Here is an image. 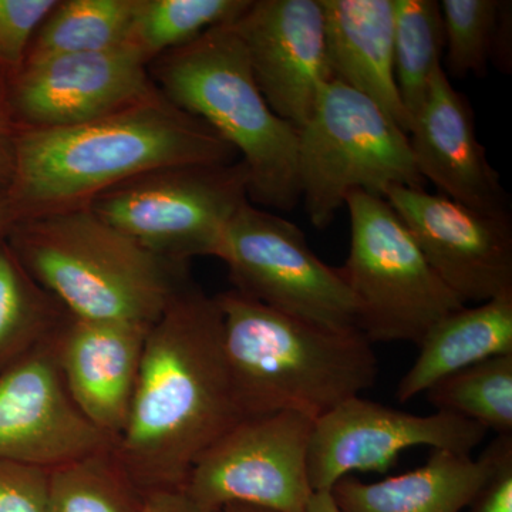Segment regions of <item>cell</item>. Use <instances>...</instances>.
<instances>
[{"label":"cell","mask_w":512,"mask_h":512,"mask_svg":"<svg viewBox=\"0 0 512 512\" xmlns=\"http://www.w3.org/2000/svg\"><path fill=\"white\" fill-rule=\"evenodd\" d=\"M239 420L220 305L191 284L148 329L113 454L144 494L183 490L202 454Z\"/></svg>","instance_id":"obj_1"},{"label":"cell","mask_w":512,"mask_h":512,"mask_svg":"<svg viewBox=\"0 0 512 512\" xmlns=\"http://www.w3.org/2000/svg\"><path fill=\"white\" fill-rule=\"evenodd\" d=\"M237 151L204 121L154 96L110 116L66 128H19L8 188L16 218L89 207L117 185L161 170L237 161Z\"/></svg>","instance_id":"obj_2"},{"label":"cell","mask_w":512,"mask_h":512,"mask_svg":"<svg viewBox=\"0 0 512 512\" xmlns=\"http://www.w3.org/2000/svg\"><path fill=\"white\" fill-rule=\"evenodd\" d=\"M215 299L242 419L295 412L318 420L375 384L377 357L362 330L295 318L235 289Z\"/></svg>","instance_id":"obj_3"},{"label":"cell","mask_w":512,"mask_h":512,"mask_svg":"<svg viewBox=\"0 0 512 512\" xmlns=\"http://www.w3.org/2000/svg\"><path fill=\"white\" fill-rule=\"evenodd\" d=\"M8 242L74 318L150 328L192 284L190 264L148 251L90 208L19 220Z\"/></svg>","instance_id":"obj_4"},{"label":"cell","mask_w":512,"mask_h":512,"mask_svg":"<svg viewBox=\"0 0 512 512\" xmlns=\"http://www.w3.org/2000/svg\"><path fill=\"white\" fill-rule=\"evenodd\" d=\"M148 70L174 106L204 121L235 148L249 171L252 204L289 211L301 201L298 128L269 107L231 25L164 53Z\"/></svg>","instance_id":"obj_5"},{"label":"cell","mask_w":512,"mask_h":512,"mask_svg":"<svg viewBox=\"0 0 512 512\" xmlns=\"http://www.w3.org/2000/svg\"><path fill=\"white\" fill-rule=\"evenodd\" d=\"M298 178L306 214L329 227L350 192L384 197L389 188H424L409 136L379 106L336 79L320 90L298 130Z\"/></svg>","instance_id":"obj_6"},{"label":"cell","mask_w":512,"mask_h":512,"mask_svg":"<svg viewBox=\"0 0 512 512\" xmlns=\"http://www.w3.org/2000/svg\"><path fill=\"white\" fill-rule=\"evenodd\" d=\"M350 249L342 274L370 342L419 346L448 313L466 306L423 255L386 198L350 192Z\"/></svg>","instance_id":"obj_7"},{"label":"cell","mask_w":512,"mask_h":512,"mask_svg":"<svg viewBox=\"0 0 512 512\" xmlns=\"http://www.w3.org/2000/svg\"><path fill=\"white\" fill-rule=\"evenodd\" d=\"M248 190L244 161L183 165L117 185L87 208L148 251L190 264L197 256H217Z\"/></svg>","instance_id":"obj_8"},{"label":"cell","mask_w":512,"mask_h":512,"mask_svg":"<svg viewBox=\"0 0 512 512\" xmlns=\"http://www.w3.org/2000/svg\"><path fill=\"white\" fill-rule=\"evenodd\" d=\"M235 291L295 318L359 329L342 269L319 259L298 225L244 202L222 235L217 256Z\"/></svg>","instance_id":"obj_9"},{"label":"cell","mask_w":512,"mask_h":512,"mask_svg":"<svg viewBox=\"0 0 512 512\" xmlns=\"http://www.w3.org/2000/svg\"><path fill=\"white\" fill-rule=\"evenodd\" d=\"M313 424L295 412L239 420L202 454L185 494L214 512L231 504L306 512L315 494L308 471Z\"/></svg>","instance_id":"obj_10"},{"label":"cell","mask_w":512,"mask_h":512,"mask_svg":"<svg viewBox=\"0 0 512 512\" xmlns=\"http://www.w3.org/2000/svg\"><path fill=\"white\" fill-rule=\"evenodd\" d=\"M488 431L474 421L436 412L419 416L360 396L339 404L313 424L309 481L315 493H330L343 477L386 474L413 447L470 454Z\"/></svg>","instance_id":"obj_11"},{"label":"cell","mask_w":512,"mask_h":512,"mask_svg":"<svg viewBox=\"0 0 512 512\" xmlns=\"http://www.w3.org/2000/svg\"><path fill=\"white\" fill-rule=\"evenodd\" d=\"M148 66L130 45L25 63L9 76L13 117L23 130H53L110 116L158 92Z\"/></svg>","instance_id":"obj_12"},{"label":"cell","mask_w":512,"mask_h":512,"mask_svg":"<svg viewBox=\"0 0 512 512\" xmlns=\"http://www.w3.org/2000/svg\"><path fill=\"white\" fill-rule=\"evenodd\" d=\"M384 198L461 301L483 303L512 292L511 214H487L403 185Z\"/></svg>","instance_id":"obj_13"},{"label":"cell","mask_w":512,"mask_h":512,"mask_svg":"<svg viewBox=\"0 0 512 512\" xmlns=\"http://www.w3.org/2000/svg\"><path fill=\"white\" fill-rule=\"evenodd\" d=\"M113 444L73 402L53 340L0 373L2 460L50 471Z\"/></svg>","instance_id":"obj_14"},{"label":"cell","mask_w":512,"mask_h":512,"mask_svg":"<svg viewBox=\"0 0 512 512\" xmlns=\"http://www.w3.org/2000/svg\"><path fill=\"white\" fill-rule=\"evenodd\" d=\"M231 28L269 107L299 130L333 79L322 0H251Z\"/></svg>","instance_id":"obj_15"},{"label":"cell","mask_w":512,"mask_h":512,"mask_svg":"<svg viewBox=\"0 0 512 512\" xmlns=\"http://www.w3.org/2000/svg\"><path fill=\"white\" fill-rule=\"evenodd\" d=\"M407 136L421 178L439 194L476 211L510 214L500 174L478 140L473 109L443 67L434 74Z\"/></svg>","instance_id":"obj_16"},{"label":"cell","mask_w":512,"mask_h":512,"mask_svg":"<svg viewBox=\"0 0 512 512\" xmlns=\"http://www.w3.org/2000/svg\"><path fill=\"white\" fill-rule=\"evenodd\" d=\"M148 329L69 315L53 339L73 402L113 443L127 423Z\"/></svg>","instance_id":"obj_17"},{"label":"cell","mask_w":512,"mask_h":512,"mask_svg":"<svg viewBox=\"0 0 512 512\" xmlns=\"http://www.w3.org/2000/svg\"><path fill=\"white\" fill-rule=\"evenodd\" d=\"M322 6L333 79L375 101L409 134L394 79V0H322Z\"/></svg>","instance_id":"obj_18"},{"label":"cell","mask_w":512,"mask_h":512,"mask_svg":"<svg viewBox=\"0 0 512 512\" xmlns=\"http://www.w3.org/2000/svg\"><path fill=\"white\" fill-rule=\"evenodd\" d=\"M491 467L488 447L477 460L470 454L431 450L419 468L376 483L343 477L330 494L340 512H461L476 497Z\"/></svg>","instance_id":"obj_19"},{"label":"cell","mask_w":512,"mask_h":512,"mask_svg":"<svg viewBox=\"0 0 512 512\" xmlns=\"http://www.w3.org/2000/svg\"><path fill=\"white\" fill-rule=\"evenodd\" d=\"M419 355L397 386L407 403L434 383L495 356L512 355V292L440 319L421 340Z\"/></svg>","instance_id":"obj_20"},{"label":"cell","mask_w":512,"mask_h":512,"mask_svg":"<svg viewBox=\"0 0 512 512\" xmlns=\"http://www.w3.org/2000/svg\"><path fill=\"white\" fill-rule=\"evenodd\" d=\"M69 315L0 242V373L52 342Z\"/></svg>","instance_id":"obj_21"},{"label":"cell","mask_w":512,"mask_h":512,"mask_svg":"<svg viewBox=\"0 0 512 512\" xmlns=\"http://www.w3.org/2000/svg\"><path fill=\"white\" fill-rule=\"evenodd\" d=\"M133 10L134 0H57L33 37L25 63L127 46Z\"/></svg>","instance_id":"obj_22"},{"label":"cell","mask_w":512,"mask_h":512,"mask_svg":"<svg viewBox=\"0 0 512 512\" xmlns=\"http://www.w3.org/2000/svg\"><path fill=\"white\" fill-rule=\"evenodd\" d=\"M394 79L409 116L419 113L443 67L444 28L437 0H394Z\"/></svg>","instance_id":"obj_23"},{"label":"cell","mask_w":512,"mask_h":512,"mask_svg":"<svg viewBox=\"0 0 512 512\" xmlns=\"http://www.w3.org/2000/svg\"><path fill=\"white\" fill-rule=\"evenodd\" d=\"M249 5L251 0H134L128 45L150 64L210 29L232 25Z\"/></svg>","instance_id":"obj_24"},{"label":"cell","mask_w":512,"mask_h":512,"mask_svg":"<svg viewBox=\"0 0 512 512\" xmlns=\"http://www.w3.org/2000/svg\"><path fill=\"white\" fill-rule=\"evenodd\" d=\"M437 412L512 436V355L491 357L444 377L424 392Z\"/></svg>","instance_id":"obj_25"},{"label":"cell","mask_w":512,"mask_h":512,"mask_svg":"<svg viewBox=\"0 0 512 512\" xmlns=\"http://www.w3.org/2000/svg\"><path fill=\"white\" fill-rule=\"evenodd\" d=\"M146 500L113 448L49 471L50 512H143Z\"/></svg>","instance_id":"obj_26"},{"label":"cell","mask_w":512,"mask_h":512,"mask_svg":"<svg viewBox=\"0 0 512 512\" xmlns=\"http://www.w3.org/2000/svg\"><path fill=\"white\" fill-rule=\"evenodd\" d=\"M443 66L447 76H485L497 55L504 26L512 19L505 0H443Z\"/></svg>","instance_id":"obj_27"},{"label":"cell","mask_w":512,"mask_h":512,"mask_svg":"<svg viewBox=\"0 0 512 512\" xmlns=\"http://www.w3.org/2000/svg\"><path fill=\"white\" fill-rule=\"evenodd\" d=\"M57 0H0V70L9 76L25 63L36 36Z\"/></svg>","instance_id":"obj_28"},{"label":"cell","mask_w":512,"mask_h":512,"mask_svg":"<svg viewBox=\"0 0 512 512\" xmlns=\"http://www.w3.org/2000/svg\"><path fill=\"white\" fill-rule=\"evenodd\" d=\"M0 512H50L49 470L0 458Z\"/></svg>","instance_id":"obj_29"},{"label":"cell","mask_w":512,"mask_h":512,"mask_svg":"<svg viewBox=\"0 0 512 512\" xmlns=\"http://www.w3.org/2000/svg\"><path fill=\"white\" fill-rule=\"evenodd\" d=\"M487 447L493 467L468 512H512V436H497Z\"/></svg>","instance_id":"obj_30"},{"label":"cell","mask_w":512,"mask_h":512,"mask_svg":"<svg viewBox=\"0 0 512 512\" xmlns=\"http://www.w3.org/2000/svg\"><path fill=\"white\" fill-rule=\"evenodd\" d=\"M19 127L9 101V74L0 70V188L8 190L15 171Z\"/></svg>","instance_id":"obj_31"},{"label":"cell","mask_w":512,"mask_h":512,"mask_svg":"<svg viewBox=\"0 0 512 512\" xmlns=\"http://www.w3.org/2000/svg\"><path fill=\"white\" fill-rule=\"evenodd\" d=\"M143 512H214L192 501L184 490L157 491L147 495Z\"/></svg>","instance_id":"obj_32"},{"label":"cell","mask_w":512,"mask_h":512,"mask_svg":"<svg viewBox=\"0 0 512 512\" xmlns=\"http://www.w3.org/2000/svg\"><path fill=\"white\" fill-rule=\"evenodd\" d=\"M18 222L12 204H10L8 190L0 188V242L8 239L13 225Z\"/></svg>","instance_id":"obj_33"},{"label":"cell","mask_w":512,"mask_h":512,"mask_svg":"<svg viewBox=\"0 0 512 512\" xmlns=\"http://www.w3.org/2000/svg\"><path fill=\"white\" fill-rule=\"evenodd\" d=\"M306 512H340L330 493H315L312 495Z\"/></svg>","instance_id":"obj_34"},{"label":"cell","mask_w":512,"mask_h":512,"mask_svg":"<svg viewBox=\"0 0 512 512\" xmlns=\"http://www.w3.org/2000/svg\"><path fill=\"white\" fill-rule=\"evenodd\" d=\"M218 512H274V511L264 510V508L251 507V505L231 504V505H227V507L221 508V510Z\"/></svg>","instance_id":"obj_35"}]
</instances>
